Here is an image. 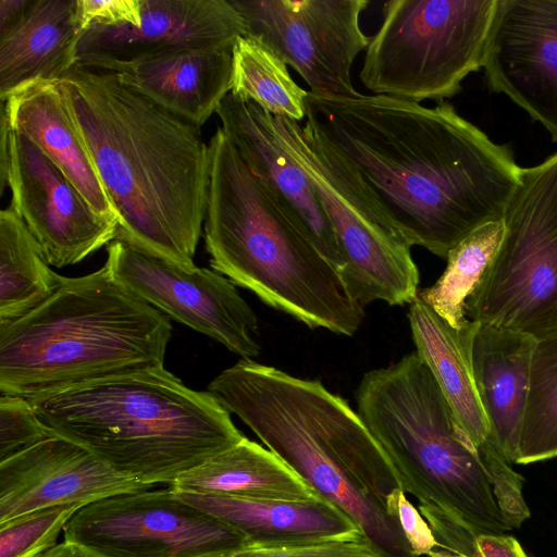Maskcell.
Here are the masks:
<instances>
[{
	"instance_id": "cell-1",
	"label": "cell",
	"mask_w": 557,
	"mask_h": 557,
	"mask_svg": "<svg viewBox=\"0 0 557 557\" xmlns=\"http://www.w3.org/2000/svg\"><path fill=\"white\" fill-rule=\"evenodd\" d=\"M307 127L407 243L446 259L478 227L504 218L521 168L445 101L308 91Z\"/></svg>"
},
{
	"instance_id": "cell-2",
	"label": "cell",
	"mask_w": 557,
	"mask_h": 557,
	"mask_svg": "<svg viewBox=\"0 0 557 557\" xmlns=\"http://www.w3.org/2000/svg\"><path fill=\"white\" fill-rule=\"evenodd\" d=\"M59 84L116 212V237L194 269L209 182V145L200 128L115 72L74 65Z\"/></svg>"
},
{
	"instance_id": "cell-3",
	"label": "cell",
	"mask_w": 557,
	"mask_h": 557,
	"mask_svg": "<svg viewBox=\"0 0 557 557\" xmlns=\"http://www.w3.org/2000/svg\"><path fill=\"white\" fill-rule=\"evenodd\" d=\"M322 497L342 508L381 557H416L387 499L401 488L358 412L319 380L240 358L208 385Z\"/></svg>"
},
{
	"instance_id": "cell-4",
	"label": "cell",
	"mask_w": 557,
	"mask_h": 557,
	"mask_svg": "<svg viewBox=\"0 0 557 557\" xmlns=\"http://www.w3.org/2000/svg\"><path fill=\"white\" fill-rule=\"evenodd\" d=\"M212 270L311 329L352 336L363 307L218 127L209 143L203 221Z\"/></svg>"
},
{
	"instance_id": "cell-5",
	"label": "cell",
	"mask_w": 557,
	"mask_h": 557,
	"mask_svg": "<svg viewBox=\"0 0 557 557\" xmlns=\"http://www.w3.org/2000/svg\"><path fill=\"white\" fill-rule=\"evenodd\" d=\"M170 319L104 263L62 276L54 294L0 324V393L34 400L89 383L164 368Z\"/></svg>"
},
{
	"instance_id": "cell-6",
	"label": "cell",
	"mask_w": 557,
	"mask_h": 557,
	"mask_svg": "<svg viewBox=\"0 0 557 557\" xmlns=\"http://www.w3.org/2000/svg\"><path fill=\"white\" fill-rule=\"evenodd\" d=\"M29 401L50 435L150 486L171 484L246 437L219 399L191 389L165 368Z\"/></svg>"
},
{
	"instance_id": "cell-7",
	"label": "cell",
	"mask_w": 557,
	"mask_h": 557,
	"mask_svg": "<svg viewBox=\"0 0 557 557\" xmlns=\"http://www.w3.org/2000/svg\"><path fill=\"white\" fill-rule=\"evenodd\" d=\"M356 403L434 536L451 523L476 533L511 530L475 445L416 351L364 373Z\"/></svg>"
},
{
	"instance_id": "cell-8",
	"label": "cell",
	"mask_w": 557,
	"mask_h": 557,
	"mask_svg": "<svg viewBox=\"0 0 557 557\" xmlns=\"http://www.w3.org/2000/svg\"><path fill=\"white\" fill-rule=\"evenodd\" d=\"M497 0H389L359 73L374 95L442 102L483 67Z\"/></svg>"
},
{
	"instance_id": "cell-9",
	"label": "cell",
	"mask_w": 557,
	"mask_h": 557,
	"mask_svg": "<svg viewBox=\"0 0 557 557\" xmlns=\"http://www.w3.org/2000/svg\"><path fill=\"white\" fill-rule=\"evenodd\" d=\"M504 236L466 304L469 320L536 341L557 335V152L521 168Z\"/></svg>"
},
{
	"instance_id": "cell-10",
	"label": "cell",
	"mask_w": 557,
	"mask_h": 557,
	"mask_svg": "<svg viewBox=\"0 0 557 557\" xmlns=\"http://www.w3.org/2000/svg\"><path fill=\"white\" fill-rule=\"evenodd\" d=\"M284 148L308 174L335 231L341 276L362 307L373 301L411 304L419 271L411 246L338 159L304 125L274 116Z\"/></svg>"
},
{
	"instance_id": "cell-11",
	"label": "cell",
	"mask_w": 557,
	"mask_h": 557,
	"mask_svg": "<svg viewBox=\"0 0 557 557\" xmlns=\"http://www.w3.org/2000/svg\"><path fill=\"white\" fill-rule=\"evenodd\" d=\"M64 540L100 557H208L245 546L247 537L169 488L113 495L79 508Z\"/></svg>"
},
{
	"instance_id": "cell-12",
	"label": "cell",
	"mask_w": 557,
	"mask_h": 557,
	"mask_svg": "<svg viewBox=\"0 0 557 557\" xmlns=\"http://www.w3.org/2000/svg\"><path fill=\"white\" fill-rule=\"evenodd\" d=\"M245 35L260 39L319 96L356 97L351 70L370 37L360 26L368 0H231Z\"/></svg>"
},
{
	"instance_id": "cell-13",
	"label": "cell",
	"mask_w": 557,
	"mask_h": 557,
	"mask_svg": "<svg viewBox=\"0 0 557 557\" xmlns=\"http://www.w3.org/2000/svg\"><path fill=\"white\" fill-rule=\"evenodd\" d=\"M39 244L48 263L64 268L109 245L117 222L98 214L64 173L24 134L9 126L1 109L0 193Z\"/></svg>"
},
{
	"instance_id": "cell-14",
	"label": "cell",
	"mask_w": 557,
	"mask_h": 557,
	"mask_svg": "<svg viewBox=\"0 0 557 557\" xmlns=\"http://www.w3.org/2000/svg\"><path fill=\"white\" fill-rule=\"evenodd\" d=\"M106 264L126 287L175 321L207 335L245 359L260 354L258 319L223 274L191 270L116 237Z\"/></svg>"
},
{
	"instance_id": "cell-15",
	"label": "cell",
	"mask_w": 557,
	"mask_h": 557,
	"mask_svg": "<svg viewBox=\"0 0 557 557\" xmlns=\"http://www.w3.org/2000/svg\"><path fill=\"white\" fill-rule=\"evenodd\" d=\"M408 320L416 352L475 445L505 520L511 530L520 528L531 516L523 478L513 470L492 431L473 376L471 349L478 322L469 320L456 329L418 295L409 304Z\"/></svg>"
},
{
	"instance_id": "cell-16",
	"label": "cell",
	"mask_w": 557,
	"mask_h": 557,
	"mask_svg": "<svg viewBox=\"0 0 557 557\" xmlns=\"http://www.w3.org/2000/svg\"><path fill=\"white\" fill-rule=\"evenodd\" d=\"M483 67L557 140V0H497Z\"/></svg>"
},
{
	"instance_id": "cell-17",
	"label": "cell",
	"mask_w": 557,
	"mask_h": 557,
	"mask_svg": "<svg viewBox=\"0 0 557 557\" xmlns=\"http://www.w3.org/2000/svg\"><path fill=\"white\" fill-rule=\"evenodd\" d=\"M244 35V20L231 0H141L138 26L87 28L75 65L113 71L176 51L234 45Z\"/></svg>"
},
{
	"instance_id": "cell-18",
	"label": "cell",
	"mask_w": 557,
	"mask_h": 557,
	"mask_svg": "<svg viewBox=\"0 0 557 557\" xmlns=\"http://www.w3.org/2000/svg\"><path fill=\"white\" fill-rule=\"evenodd\" d=\"M151 487L112 470L85 447L49 435L0 462V522Z\"/></svg>"
},
{
	"instance_id": "cell-19",
	"label": "cell",
	"mask_w": 557,
	"mask_h": 557,
	"mask_svg": "<svg viewBox=\"0 0 557 557\" xmlns=\"http://www.w3.org/2000/svg\"><path fill=\"white\" fill-rule=\"evenodd\" d=\"M215 113L251 172L341 274L344 260L333 225L308 174L284 148L274 116L231 92Z\"/></svg>"
},
{
	"instance_id": "cell-20",
	"label": "cell",
	"mask_w": 557,
	"mask_h": 557,
	"mask_svg": "<svg viewBox=\"0 0 557 557\" xmlns=\"http://www.w3.org/2000/svg\"><path fill=\"white\" fill-rule=\"evenodd\" d=\"M234 45L188 49L116 67L120 81L200 128L231 92Z\"/></svg>"
},
{
	"instance_id": "cell-21",
	"label": "cell",
	"mask_w": 557,
	"mask_h": 557,
	"mask_svg": "<svg viewBox=\"0 0 557 557\" xmlns=\"http://www.w3.org/2000/svg\"><path fill=\"white\" fill-rule=\"evenodd\" d=\"M2 103L9 126L27 136L98 214L117 222L116 212L69 113L59 81L30 84Z\"/></svg>"
},
{
	"instance_id": "cell-22",
	"label": "cell",
	"mask_w": 557,
	"mask_h": 557,
	"mask_svg": "<svg viewBox=\"0 0 557 557\" xmlns=\"http://www.w3.org/2000/svg\"><path fill=\"white\" fill-rule=\"evenodd\" d=\"M82 35L77 0H33L0 36L1 101L30 84L60 81L75 65Z\"/></svg>"
},
{
	"instance_id": "cell-23",
	"label": "cell",
	"mask_w": 557,
	"mask_h": 557,
	"mask_svg": "<svg viewBox=\"0 0 557 557\" xmlns=\"http://www.w3.org/2000/svg\"><path fill=\"white\" fill-rule=\"evenodd\" d=\"M535 344L530 335L479 322L472 341V370L480 400L511 463L517 456Z\"/></svg>"
},
{
	"instance_id": "cell-24",
	"label": "cell",
	"mask_w": 557,
	"mask_h": 557,
	"mask_svg": "<svg viewBox=\"0 0 557 557\" xmlns=\"http://www.w3.org/2000/svg\"><path fill=\"white\" fill-rule=\"evenodd\" d=\"M172 491L243 533L248 543L301 542L361 531L342 508L324 497L294 502Z\"/></svg>"
},
{
	"instance_id": "cell-25",
	"label": "cell",
	"mask_w": 557,
	"mask_h": 557,
	"mask_svg": "<svg viewBox=\"0 0 557 557\" xmlns=\"http://www.w3.org/2000/svg\"><path fill=\"white\" fill-rule=\"evenodd\" d=\"M169 487L197 494L294 502L322 497L273 451L247 437L183 473Z\"/></svg>"
},
{
	"instance_id": "cell-26",
	"label": "cell",
	"mask_w": 557,
	"mask_h": 557,
	"mask_svg": "<svg viewBox=\"0 0 557 557\" xmlns=\"http://www.w3.org/2000/svg\"><path fill=\"white\" fill-rule=\"evenodd\" d=\"M23 220L9 206L0 212V324L50 298L61 284Z\"/></svg>"
},
{
	"instance_id": "cell-27",
	"label": "cell",
	"mask_w": 557,
	"mask_h": 557,
	"mask_svg": "<svg viewBox=\"0 0 557 557\" xmlns=\"http://www.w3.org/2000/svg\"><path fill=\"white\" fill-rule=\"evenodd\" d=\"M231 94L273 116L297 122L306 116L308 91L292 78L281 57L255 37L240 36L234 44Z\"/></svg>"
},
{
	"instance_id": "cell-28",
	"label": "cell",
	"mask_w": 557,
	"mask_h": 557,
	"mask_svg": "<svg viewBox=\"0 0 557 557\" xmlns=\"http://www.w3.org/2000/svg\"><path fill=\"white\" fill-rule=\"evenodd\" d=\"M504 221L486 223L465 237L448 253L447 267L430 287L418 296L451 326L461 329L469 319L466 304L481 284L504 236Z\"/></svg>"
},
{
	"instance_id": "cell-29",
	"label": "cell",
	"mask_w": 557,
	"mask_h": 557,
	"mask_svg": "<svg viewBox=\"0 0 557 557\" xmlns=\"http://www.w3.org/2000/svg\"><path fill=\"white\" fill-rule=\"evenodd\" d=\"M557 457V335L536 341L515 463Z\"/></svg>"
},
{
	"instance_id": "cell-30",
	"label": "cell",
	"mask_w": 557,
	"mask_h": 557,
	"mask_svg": "<svg viewBox=\"0 0 557 557\" xmlns=\"http://www.w3.org/2000/svg\"><path fill=\"white\" fill-rule=\"evenodd\" d=\"M82 506L49 507L0 522V557H39Z\"/></svg>"
},
{
	"instance_id": "cell-31",
	"label": "cell",
	"mask_w": 557,
	"mask_h": 557,
	"mask_svg": "<svg viewBox=\"0 0 557 557\" xmlns=\"http://www.w3.org/2000/svg\"><path fill=\"white\" fill-rule=\"evenodd\" d=\"M208 557H381L361 532L349 535L287 543H247L245 546Z\"/></svg>"
},
{
	"instance_id": "cell-32",
	"label": "cell",
	"mask_w": 557,
	"mask_h": 557,
	"mask_svg": "<svg viewBox=\"0 0 557 557\" xmlns=\"http://www.w3.org/2000/svg\"><path fill=\"white\" fill-rule=\"evenodd\" d=\"M49 435L32 401L20 396L1 395L0 462Z\"/></svg>"
},
{
	"instance_id": "cell-33",
	"label": "cell",
	"mask_w": 557,
	"mask_h": 557,
	"mask_svg": "<svg viewBox=\"0 0 557 557\" xmlns=\"http://www.w3.org/2000/svg\"><path fill=\"white\" fill-rule=\"evenodd\" d=\"M437 547L463 557H529L509 534L476 533L451 524L437 539Z\"/></svg>"
},
{
	"instance_id": "cell-34",
	"label": "cell",
	"mask_w": 557,
	"mask_h": 557,
	"mask_svg": "<svg viewBox=\"0 0 557 557\" xmlns=\"http://www.w3.org/2000/svg\"><path fill=\"white\" fill-rule=\"evenodd\" d=\"M388 512L398 520L416 557L429 556L437 547L436 539L418 508L403 488L394 490L387 499Z\"/></svg>"
},
{
	"instance_id": "cell-35",
	"label": "cell",
	"mask_w": 557,
	"mask_h": 557,
	"mask_svg": "<svg viewBox=\"0 0 557 557\" xmlns=\"http://www.w3.org/2000/svg\"><path fill=\"white\" fill-rule=\"evenodd\" d=\"M77 17L83 33L90 26H138L141 0H77Z\"/></svg>"
},
{
	"instance_id": "cell-36",
	"label": "cell",
	"mask_w": 557,
	"mask_h": 557,
	"mask_svg": "<svg viewBox=\"0 0 557 557\" xmlns=\"http://www.w3.org/2000/svg\"><path fill=\"white\" fill-rule=\"evenodd\" d=\"M33 0H0V36L23 20Z\"/></svg>"
},
{
	"instance_id": "cell-37",
	"label": "cell",
	"mask_w": 557,
	"mask_h": 557,
	"mask_svg": "<svg viewBox=\"0 0 557 557\" xmlns=\"http://www.w3.org/2000/svg\"><path fill=\"white\" fill-rule=\"evenodd\" d=\"M39 557H100L88 548L72 541L64 540Z\"/></svg>"
},
{
	"instance_id": "cell-38",
	"label": "cell",
	"mask_w": 557,
	"mask_h": 557,
	"mask_svg": "<svg viewBox=\"0 0 557 557\" xmlns=\"http://www.w3.org/2000/svg\"><path fill=\"white\" fill-rule=\"evenodd\" d=\"M429 557H463V556H460V555H457V554H454V553H450V552H447V550H443V549H434L430 553Z\"/></svg>"
}]
</instances>
